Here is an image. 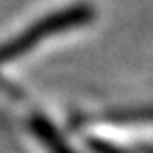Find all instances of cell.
<instances>
[{
    "mask_svg": "<svg viewBox=\"0 0 153 153\" xmlns=\"http://www.w3.org/2000/svg\"><path fill=\"white\" fill-rule=\"evenodd\" d=\"M28 126L32 130V134L36 136V140L41 143L49 153H76L66 140L64 136L60 134V130H57L45 115L41 113H32L30 119H28Z\"/></svg>",
    "mask_w": 153,
    "mask_h": 153,
    "instance_id": "7a4b0ae2",
    "label": "cell"
},
{
    "mask_svg": "<svg viewBox=\"0 0 153 153\" xmlns=\"http://www.w3.org/2000/svg\"><path fill=\"white\" fill-rule=\"evenodd\" d=\"M91 17H94V9L89 4H74V7L57 11L53 15H47L45 19L32 24L24 32H19L17 36L9 38L7 43L0 45V66L22 60L26 53H30L34 47H38L41 43H45L47 38H51L55 34H62L66 30H74V28L89 24Z\"/></svg>",
    "mask_w": 153,
    "mask_h": 153,
    "instance_id": "6da1fadb",
    "label": "cell"
},
{
    "mask_svg": "<svg viewBox=\"0 0 153 153\" xmlns=\"http://www.w3.org/2000/svg\"><path fill=\"white\" fill-rule=\"evenodd\" d=\"M138 151H140V153H153V147H140Z\"/></svg>",
    "mask_w": 153,
    "mask_h": 153,
    "instance_id": "277c9868",
    "label": "cell"
},
{
    "mask_svg": "<svg viewBox=\"0 0 153 153\" xmlns=\"http://www.w3.org/2000/svg\"><path fill=\"white\" fill-rule=\"evenodd\" d=\"M94 121H104V123H153V106L108 111V113L100 115V119H94Z\"/></svg>",
    "mask_w": 153,
    "mask_h": 153,
    "instance_id": "3957f363",
    "label": "cell"
}]
</instances>
